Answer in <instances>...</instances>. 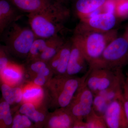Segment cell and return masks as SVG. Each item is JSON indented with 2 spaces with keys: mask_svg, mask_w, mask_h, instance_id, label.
Listing matches in <instances>:
<instances>
[{
  "mask_svg": "<svg viewBox=\"0 0 128 128\" xmlns=\"http://www.w3.org/2000/svg\"><path fill=\"white\" fill-rule=\"evenodd\" d=\"M66 5L55 2L44 9L28 14L30 27L37 38H48L59 34L70 16Z\"/></svg>",
  "mask_w": 128,
  "mask_h": 128,
  "instance_id": "obj_1",
  "label": "cell"
},
{
  "mask_svg": "<svg viewBox=\"0 0 128 128\" xmlns=\"http://www.w3.org/2000/svg\"><path fill=\"white\" fill-rule=\"evenodd\" d=\"M1 41L7 50L15 55L26 57L37 37L29 27L23 26L14 22L0 34Z\"/></svg>",
  "mask_w": 128,
  "mask_h": 128,
  "instance_id": "obj_2",
  "label": "cell"
},
{
  "mask_svg": "<svg viewBox=\"0 0 128 128\" xmlns=\"http://www.w3.org/2000/svg\"><path fill=\"white\" fill-rule=\"evenodd\" d=\"M116 29L105 32H90L77 34L89 68L96 64L108 44L118 36Z\"/></svg>",
  "mask_w": 128,
  "mask_h": 128,
  "instance_id": "obj_3",
  "label": "cell"
},
{
  "mask_svg": "<svg viewBox=\"0 0 128 128\" xmlns=\"http://www.w3.org/2000/svg\"><path fill=\"white\" fill-rule=\"evenodd\" d=\"M128 64V42L123 36L117 37L107 46L96 64L90 68H104L121 70Z\"/></svg>",
  "mask_w": 128,
  "mask_h": 128,
  "instance_id": "obj_4",
  "label": "cell"
},
{
  "mask_svg": "<svg viewBox=\"0 0 128 128\" xmlns=\"http://www.w3.org/2000/svg\"><path fill=\"white\" fill-rule=\"evenodd\" d=\"M123 80L122 70L89 68V73L85 82L87 87L95 94Z\"/></svg>",
  "mask_w": 128,
  "mask_h": 128,
  "instance_id": "obj_5",
  "label": "cell"
},
{
  "mask_svg": "<svg viewBox=\"0 0 128 128\" xmlns=\"http://www.w3.org/2000/svg\"><path fill=\"white\" fill-rule=\"evenodd\" d=\"M116 22L117 17L115 14L101 12L91 17L80 19L75 28L74 34L108 32L114 29Z\"/></svg>",
  "mask_w": 128,
  "mask_h": 128,
  "instance_id": "obj_6",
  "label": "cell"
},
{
  "mask_svg": "<svg viewBox=\"0 0 128 128\" xmlns=\"http://www.w3.org/2000/svg\"><path fill=\"white\" fill-rule=\"evenodd\" d=\"M94 94L84 82L66 108L76 120H84L93 110Z\"/></svg>",
  "mask_w": 128,
  "mask_h": 128,
  "instance_id": "obj_7",
  "label": "cell"
},
{
  "mask_svg": "<svg viewBox=\"0 0 128 128\" xmlns=\"http://www.w3.org/2000/svg\"><path fill=\"white\" fill-rule=\"evenodd\" d=\"M89 72V70L81 78L62 76L60 78L57 100L61 108L68 106L80 88L85 82Z\"/></svg>",
  "mask_w": 128,
  "mask_h": 128,
  "instance_id": "obj_8",
  "label": "cell"
},
{
  "mask_svg": "<svg viewBox=\"0 0 128 128\" xmlns=\"http://www.w3.org/2000/svg\"><path fill=\"white\" fill-rule=\"evenodd\" d=\"M70 55L65 76H74L80 73H87L89 66L82 49L80 38L74 34L71 38Z\"/></svg>",
  "mask_w": 128,
  "mask_h": 128,
  "instance_id": "obj_9",
  "label": "cell"
},
{
  "mask_svg": "<svg viewBox=\"0 0 128 128\" xmlns=\"http://www.w3.org/2000/svg\"><path fill=\"white\" fill-rule=\"evenodd\" d=\"M108 128H128L124 109L123 97L109 104L103 116Z\"/></svg>",
  "mask_w": 128,
  "mask_h": 128,
  "instance_id": "obj_10",
  "label": "cell"
},
{
  "mask_svg": "<svg viewBox=\"0 0 128 128\" xmlns=\"http://www.w3.org/2000/svg\"><path fill=\"white\" fill-rule=\"evenodd\" d=\"M23 13L10 0H0V34L9 25L22 18Z\"/></svg>",
  "mask_w": 128,
  "mask_h": 128,
  "instance_id": "obj_11",
  "label": "cell"
},
{
  "mask_svg": "<svg viewBox=\"0 0 128 128\" xmlns=\"http://www.w3.org/2000/svg\"><path fill=\"white\" fill-rule=\"evenodd\" d=\"M71 38L66 40L56 55L48 62L50 68L65 76L68 63L72 46Z\"/></svg>",
  "mask_w": 128,
  "mask_h": 128,
  "instance_id": "obj_12",
  "label": "cell"
},
{
  "mask_svg": "<svg viewBox=\"0 0 128 128\" xmlns=\"http://www.w3.org/2000/svg\"><path fill=\"white\" fill-rule=\"evenodd\" d=\"M106 0H71L73 13L79 19L86 18L102 7Z\"/></svg>",
  "mask_w": 128,
  "mask_h": 128,
  "instance_id": "obj_13",
  "label": "cell"
},
{
  "mask_svg": "<svg viewBox=\"0 0 128 128\" xmlns=\"http://www.w3.org/2000/svg\"><path fill=\"white\" fill-rule=\"evenodd\" d=\"M18 9L28 14L40 11L52 4L54 0H10Z\"/></svg>",
  "mask_w": 128,
  "mask_h": 128,
  "instance_id": "obj_14",
  "label": "cell"
},
{
  "mask_svg": "<svg viewBox=\"0 0 128 128\" xmlns=\"http://www.w3.org/2000/svg\"><path fill=\"white\" fill-rule=\"evenodd\" d=\"M76 120L66 108H63L51 117L48 122L49 127L52 128H73Z\"/></svg>",
  "mask_w": 128,
  "mask_h": 128,
  "instance_id": "obj_15",
  "label": "cell"
},
{
  "mask_svg": "<svg viewBox=\"0 0 128 128\" xmlns=\"http://www.w3.org/2000/svg\"><path fill=\"white\" fill-rule=\"evenodd\" d=\"M66 41L59 35L50 38L48 45L39 59L48 62L56 55Z\"/></svg>",
  "mask_w": 128,
  "mask_h": 128,
  "instance_id": "obj_16",
  "label": "cell"
},
{
  "mask_svg": "<svg viewBox=\"0 0 128 128\" xmlns=\"http://www.w3.org/2000/svg\"><path fill=\"white\" fill-rule=\"evenodd\" d=\"M50 38H37L34 40L27 57L28 62L38 60L48 45Z\"/></svg>",
  "mask_w": 128,
  "mask_h": 128,
  "instance_id": "obj_17",
  "label": "cell"
},
{
  "mask_svg": "<svg viewBox=\"0 0 128 128\" xmlns=\"http://www.w3.org/2000/svg\"><path fill=\"white\" fill-rule=\"evenodd\" d=\"M124 82V80L119 81L108 89L97 94H100L103 96L110 103L117 98L122 97Z\"/></svg>",
  "mask_w": 128,
  "mask_h": 128,
  "instance_id": "obj_18",
  "label": "cell"
},
{
  "mask_svg": "<svg viewBox=\"0 0 128 128\" xmlns=\"http://www.w3.org/2000/svg\"><path fill=\"white\" fill-rule=\"evenodd\" d=\"M19 112L21 114L27 116L30 119L34 122H42L44 119V115L36 110L33 104L26 103L23 104L20 108Z\"/></svg>",
  "mask_w": 128,
  "mask_h": 128,
  "instance_id": "obj_19",
  "label": "cell"
},
{
  "mask_svg": "<svg viewBox=\"0 0 128 128\" xmlns=\"http://www.w3.org/2000/svg\"><path fill=\"white\" fill-rule=\"evenodd\" d=\"M85 120L87 128H108L104 117L97 114L93 110Z\"/></svg>",
  "mask_w": 128,
  "mask_h": 128,
  "instance_id": "obj_20",
  "label": "cell"
},
{
  "mask_svg": "<svg viewBox=\"0 0 128 128\" xmlns=\"http://www.w3.org/2000/svg\"><path fill=\"white\" fill-rule=\"evenodd\" d=\"M110 103L100 94H94L93 110L98 115L103 116Z\"/></svg>",
  "mask_w": 128,
  "mask_h": 128,
  "instance_id": "obj_21",
  "label": "cell"
},
{
  "mask_svg": "<svg viewBox=\"0 0 128 128\" xmlns=\"http://www.w3.org/2000/svg\"><path fill=\"white\" fill-rule=\"evenodd\" d=\"M0 119L3 121L5 124L8 126L13 122L10 104L6 102H2L0 104Z\"/></svg>",
  "mask_w": 128,
  "mask_h": 128,
  "instance_id": "obj_22",
  "label": "cell"
},
{
  "mask_svg": "<svg viewBox=\"0 0 128 128\" xmlns=\"http://www.w3.org/2000/svg\"><path fill=\"white\" fill-rule=\"evenodd\" d=\"M115 10L114 14L121 18L128 16V0H115Z\"/></svg>",
  "mask_w": 128,
  "mask_h": 128,
  "instance_id": "obj_23",
  "label": "cell"
},
{
  "mask_svg": "<svg viewBox=\"0 0 128 128\" xmlns=\"http://www.w3.org/2000/svg\"><path fill=\"white\" fill-rule=\"evenodd\" d=\"M12 124V128H28L32 124L29 118L25 114L16 115L13 119Z\"/></svg>",
  "mask_w": 128,
  "mask_h": 128,
  "instance_id": "obj_24",
  "label": "cell"
},
{
  "mask_svg": "<svg viewBox=\"0 0 128 128\" xmlns=\"http://www.w3.org/2000/svg\"><path fill=\"white\" fill-rule=\"evenodd\" d=\"M2 92L4 99L8 103L11 105L14 102L12 88L6 84H3L1 86Z\"/></svg>",
  "mask_w": 128,
  "mask_h": 128,
  "instance_id": "obj_25",
  "label": "cell"
},
{
  "mask_svg": "<svg viewBox=\"0 0 128 128\" xmlns=\"http://www.w3.org/2000/svg\"><path fill=\"white\" fill-rule=\"evenodd\" d=\"M2 72L5 77L14 80H18L21 78L20 73L13 69L8 68L7 66Z\"/></svg>",
  "mask_w": 128,
  "mask_h": 128,
  "instance_id": "obj_26",
  "label": "cell"
},
{
  "mask_svg": "<svg viewBox=\"0 0 128 128\" xmlns=\"http://www.w3.org/2000/svg\"><path fill=\"white\" fill-rule=\"evenodd\" d=\"M42 93V89L40 88L28 89L23 93V98L25 99H29L41 95Z\"/></svg>",
  "mask_w": 128,
  "mask_h": 128,
  "instance_id": "obj_27",
  "label": "cell"
},
{
  "mask_svg": "<svg viewBox=\"0 0 128 128\" xmlns=\"http://www.w3.org/2000/svg\"><path fill=\"white\" fill-rule=\"evenodd\" d=\"M123 102L125 116L128 123V92L124 86Z\"/></svg>",
  "mask_w": 128,
  "mask_h": 128,
  "instance_id": "obj_28",
  "label": "cell"
},
{
  "mask_svg": "<svg viewBox=\"0 0 128 128\" xmlns=\"http://www.w3.org/2000/svg\"><path fill=\"white\" fill-rule=\"evenodd\" d=\"M12 93L14 97V102L19 103L23 97V94L22 89L18 87L12 88Z\"/></svg>",
  "mask_w": 128,
  "mask_h": 128,
  "instance_id": "obj_29",
  "label": "cell"
},
{
  "mask_svg": "<svg viewBox=\"0 0 128 128\" xmlns=\"http://www.w3.org/2000/svg\"><path fill=\"white\" fill-rule=\"evenodd\" d=\"M0 58V70L2 72L5 68L7 67L8 64V60L7 57L5 55L4 52H3L2 48H1Z\"/></svg>",
  "mask_w": 128,
  "mask_h": 128,
  "instance_id": "obj_30",
  "label": "cell"
},
{
  "mask_svg": "<svg viewBox=\"0 0 128 128\" xmlns=\"http://www.w3.org/2000/svg\"><path fill=\"white\" fill-rule=\"evenodd\" d=\"M46 80L45 76L41 75L38 74V76L34 80V82L36 85L42 86L45 84Z\"/></svg>",
  "mask_w": 128,
  "mask_h": 128,
  "instance_id": "obj_31",
  "label": "cell"
},
{
  "mask_svg": "<svg viewBox=\"0 0 128 128\" xmlns=\"http://www.w3.org/2000/svg\"><path fill=\"white\" fill-rule=\"evenodd\" d=\"M54 0L56 2L66 5L69 2H70L71 0Z\"/></svg>",
  "mask_w": 128,
  "mask_h": 128,
  "instance_id": "obj_32",
  "label": "cell"
},
{
  "mask_svg": "<svg viewBox=\"0 0 128 128\" xmlns=\"http://www.w3.org/2000/svg\"><path fill=\"white\" fill-rule=\"evenodd\" d=\"M123 36L126 40L128 42V25L126 27Z\"/></svg>",
  "mask_w": 128,
  "mask_h": 128,
  "instance_id": "obj_33",
  "label": "cell"
},
{
  "mask_svg": "<svg viewBox=\"0 0 128 128\" xmlns=\"http://www.w3.org/2000/svg\"><path fill=\"white\" fill-rule=\"evenodd\" d=\"M124 86L127 89L128 92V77L126 79V80L124 81Z\"/></svg>",
  "mask_w": 128,
  "mask_h": 128,
  "instance_id": "obj_34",
  "label": "cell"
}]
</instances>
